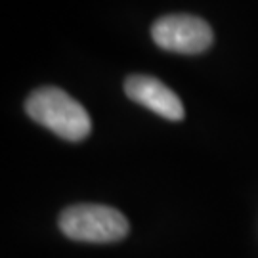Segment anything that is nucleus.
<instances>
[{"mask_svg": "<svg viewBox=\"0 0 258 258\" xmlns=\"http://www.w3.org/2000/svg\"><path fill=\"white\" fill-rule=\"evenodd\" d=\"M59 230L83 243H117L128 235L124 214L105 205H73L59 214Z\"/></svg>", "mask_w": 258, "mask_h": 258, "instance_id": "nucleus-2", "label": "nucleus"}, {"mask_svg": "<svg viewBox=\"0 0 258 258\" xmlns=\"http://www.w3.org/2000/svg\"><path fill=\"white\" fill-rule=\"evenodd\" d=\"M25 111L35 122L69 142L88 138L92 130L88 111L55 86H42L35 90L25 102Z\"/></svg>", "mask_w": 258, "mask_h": 258, "instance_id": "nucleus-1", "label": "nucleus"}, {"mask_svg": "<svg viewBox=\"0 0 258 258\" xmlns=\"http://www.w3.org/2000/svg\"><path fill=\"white\" fill-rule=\"evenodd\" d=\"M151 37L159 48L187 55L209 50L214 38L207 21L187 14H172L157 19L151 27Z\"/></svg>", "mask_w": 258, "mask_h": 258, "instance_id": "nucleus-3", "label": "nucleus"}, {"mask_svg": "<svg viewBox=\"0 0 258 258\" xmlns=\"http://www.w3.org/2000/svg\"><path fill=\"white\" fill-rule=\"evenodd\" d=\"M124 92L132 102L151 109L168 120L184 119V105L165 83L148 75H130L124 81Z\"/></svg>", "mask_w": 258, "mask_h": 258, "instance_id": "nucleus-4", "label": "nucleus"}]
</instances>
